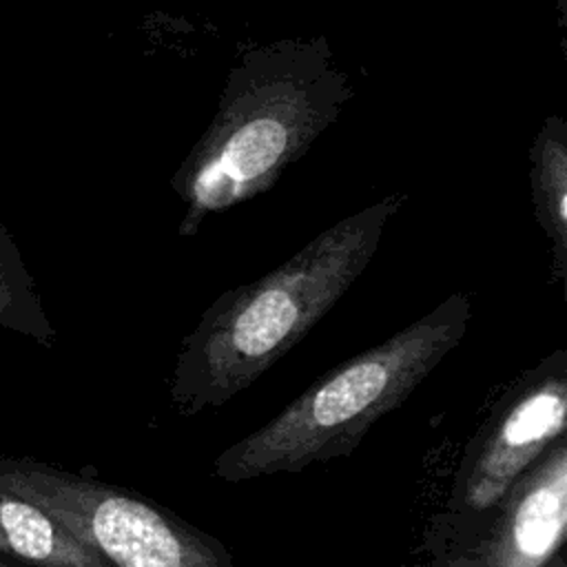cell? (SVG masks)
Listing matches in <instances>:
<instances>
[{"label": "cell", "instance_id": "obj_6", "mask_svg": "<svg viewBox=\"0 0 567 567\" xmlns=\"http://www.w3.org/2000/svg\"><path fill=\"white\" fill-rule=\"evenodd\" d=\"M478 516H487L472 567H545L567 529V439L551 441Z\"/></svg>", "mask_w": 567, "mask_h": 567}, {"label": "cell", "instance_id": "obj_1", "mask_svg": "<svg viewBox=\"0 0 567 567\" xmlns=\"http://www.w3.org/2000/svg\"><path fill=\"white\" fill-rule=\"evenodd\" d=\"M396 197L319 233L264 277L226 290L182 339L168 394L182 416L219 408L295 348L350 290L381 241Z\"/></svg>", "mask_w": 567, "mask_h": 567}, {"label": "cell", "instance_id": "obj_13", "mask_svg": "<svg viewBox=\"0 0 567 567\" xmlns=\"http://www.w3.org/2000/svg\"><path fill=\"white\" fill-rule=\"evenodd\" d=\"M558 4H560V9H563V7H565V0H558Z\"/></svg>", "mask_w": 567, "mask_h": 567}, {"label": "cell", "instance_id": "obj_8", "mask_svg": "<svg viewBox=\"0 0 567 567\" xmlns=\"http://www.w3.org/2000/svg\"><path fill=\"white\" fill-rule=\"evenodd\" d=\"M534 204L538 221L551 244L554 277L567 270V148L560 120L547 122L534 151Z\"/></svg>", "mask_w": 567, "mask_h": 567}, {"label": "cell", "instance_id": "obj_11", "mask_svg": "<svg viewBox=\"0 0 567 567\" xmlns=\"http://www.w3.org/2000/svg\"><path fill=\"white\" fill-rule=\"evenodd\" d=\"M545 567H567V565H565V556H563V549H560V551H556V554H554V558H551V560H549Z\"/></svg>", "mask_w": 567, "mask_h": 567}, {"label": "cell", "instance_id": "obj_9", "mask_svg": "<svg viewBox=\"0 0 567 567\" xmlns=\"http://www.w3.org/2000/svg\"><path fill=\"white\" fill-rule=\"evenodd\" d=\"M0 326L16 330L40 346L55 341L35 284L20 261L16 248L0 237Z\"/></svg>", "mask_w": 567, "mask_h": 567}, {"label": "cell", "instance_id": "obj_7", "mask_svg": "<svg viewBox=\"0 0 567 567\" xmlns=\"http://www.w3.org/2000/svg\"><path fill=\"white\" fill-rule=\"evenodd\" d=\"M0 558L18 567H113L33 501L0 487Z\"/></svg>", "mask_w": 567, "mask_h": 567}, {"label": "cell", "instance_id": "obj_5", "mask_svg": "<svg viewBox=\"0 0 567 567\" xmlns=\"http://www.w3.org/2000/svg\"><path fill=\"white\" fill-rule=\"evenodd\" d=\"M565 419L567 354L558 348L516 379L465 447L452 485V509L470 516L485 512L551 441L565 434Z\"/></svg>", "mask_w": 567, "mask_h": 567}, {"label": "cell", "instance_id": "obj_12", "mask_svg": "<svg viewBox=\"0 0 567 567\" xmlns=\"http://www.w3.org/2000/svg\"><path fill=\"white\" fill-rule=\"evenodd\" d=\"M0 567H18V565H13V563H7V560H2V558H0Z\"/></svg>", "mask_w": 567, "mask_h": 567}, {"label": "cell", "instance_id": "obj_2", "mask_svg": "<svg viewBox=\"0 0 567 567\" xmlns=\"http://www.w3.org/2000/svg\"><path fill=\"white\" fill-rule=\"evenodd\" d=\"M470 317V297L452 292L383 343L326 372L277 416L219 452L213 476L241 483L350 454L461 343Z\"/></svg>", "mask_w": 567, "mask_h": 567}, {"label": "cell", "instance_id": "obj_3", "mask_svg": "<svg viewBox=\"0 0 567 567\" xmlns=\"http://www.w3.org/2000/svg\"><path fill=\"white\" fill-rule=\"evenodd\" d=\"M0 487L40 505L113 567H237L215 536L128 487L2 454Z\"/></svg>", "mask_w": 567, "mask_h": 567}, {"label": "cell", "instance_id": "obj_4", "mask_svg": "<svg viewBox=\"0 0 567 567\" xmlns=\"http://www.w3.org/2000/svg\"><path fill=\"white\" fill-rule=\"evenodd\" d=\"M317 104L292 80H268L239 93L179 173L186 204L179 237L202 221L266 190L317 124Z\"/></svg>", "mask_w": 567, "mask_h": 567}, {"label": "cell", "instance_id": "obj_10", "mask_svg": "<svg viewBox=\"0 0 567 567\" xmlns=\"http://www.w3.org/2000/svg\"><path fill=\"white\" fill-rule=\"evenodd\" d=\"M410 567H472L470 565V558L465 554L456 556V558H450L445 563H436V565H410Z\"/></svg>", "mask_w": 567, "mask_h": 567}]
</instances>
